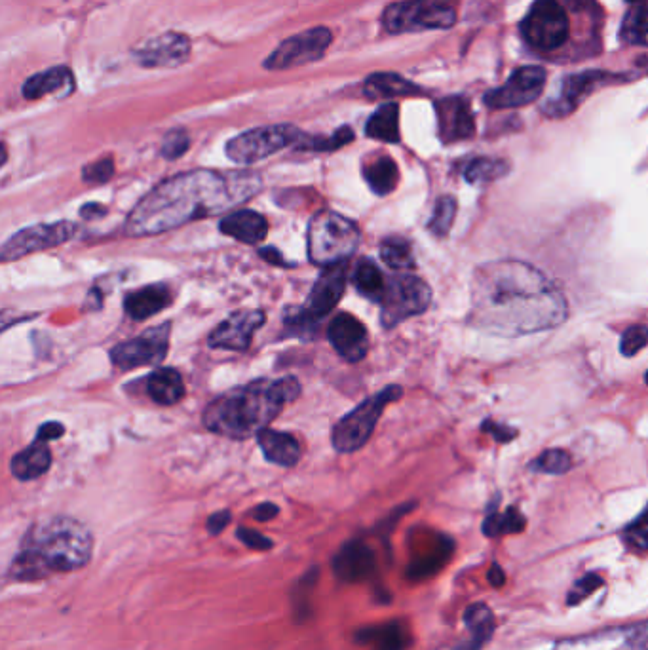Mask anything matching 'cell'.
Masks as SVG:
<instances>
[{"label": "cell", "instance_id": "obj_51", "mask_svg": "<svg viewBox=\"0 0 648 650\" xmlns=\"http://www.w3.org/2000/svg\"><path fill=\"white\" fill-rule=\"evenodd\" d=\"M103 215H107V208L101 206V204H96V202H90V204H86V206L80 208V217L82 219H88V221L99 219Z\"/></svg>", "mask_w": 648, "mask_h": 650}, {"label": "cell", "instance_id": "obj_4", "mask_svg": "<svg viewBox=\"0 0 648 650\" xmlns=\"http://www.w3.org/2000/svg\"><path fill=\"white\" fill-rule=\"evenodd\" d=\"M90 531L71 517H54L37 525L14 557L12 576L18 580H39L52 573L82 569L92 557Z\"/></svg>", "mask_w": 648, "mask_h": 650}, {"label": "cell", "instance_id": "obj_30", "mask_svg": "<svg viewBox=\"0 0 648 650\" xmlns=\"http://www.w3.org/2000/svg\"><path fill=\"white\" fill-rule=\"evenodd\" d=\"M365 134L384 143H400V107L384 103L367 120Z\"/></svg>", "mask_w": 648, "mask_h": 650}, {"label": "cell", "instance_id": "obj_20", "mask_svg": "<svg viewBox=\"0 0 648 650\" xmlns=\"http://www.w3.org/2000/svg\"><path fill=\"white\" fill-rule=\"evenodd\" d=\"M191 56V40L179 33H166L135 52L143 67H177Z\"/></svg>", "mask_w": 648, "mask_h": 650}, {"label": "cell", "instance_id": "obj_43", "mask_svg": "<svg viewBox=\"0 0 648 650\" xmlns=\"http://www.w3.org/2000/svg\"><path fill=\"white\" fill-rule=\"evenodd\" d=\"M189 147H191L189 134L185 130H172L164 137L162 147H160V154L166 160H177L179 156H183L189 151Z\"/></svg>", "mask_w": 648, "mask_h": 650}, {"label": "cell", "instance_id": "obj_9", "mask_svg": "<svg viewBox=\"0 0 648 650\" xmlns=\"http://www.w3.org/2000/svg\"><path fill=\"white\" fill-rule=\"evenodd\" d=\"M301 137L303 132L287 124L255 128L230 139L227 143V156L236 164L249 166L259 160H265L272 154L280 153L289 145H297Z\"/></svg>", "mask_w": 648, "mask_h": 650}, {"label": "cell", "instance_id": "obj_5", "mask_svg": "<svg viewBox=\"0 0 648 650\" xmlns=\"http://www.w3.org/2000/svg\"><path fill=\"white\" fill-rule=\"evenodd\" d=\"M360 229L337 211L316 213L308 225V257L318 267L341 265L360 246Z\"/></svg>", "mask_w": 648, "mask_h": 650}, {"label": "cell", "instance_id": "obj_36", "mask_svg": "<svg viewBox=\"0 0 648 650\" xmlns=\"http://www.w3.org/2000/svg\"><path fill=\"white\" fill-rule=\"evenodd\" d=\"M354 141V130L350 126H343L337 132L329 137H314V135H305L299 139L295 145L299 151H314V153H333L341 149L344 145Z\"/></svg>", "mask_w": 648, "mask_h": 650}, {"label": "cell", "instance_id": "obj_33", "mask_svg": "<svg viewBox=\"0 0 648 650\" xmlns=\"http://www.w3.org/2000/svg\"><path fill=\"white\" fill-rule=\"evenodd\" d=\"M510 170H512V166L506 160L481 156V158L470 160L464 166L462 175L470 185H485V183H493V181L506 177Z\"/></svg>", "mask_w": 648, "mask_h": 650}, {"label": "cell", "instance_id": "obj_52", "mask_svg": "<svg viewBox=\"0 0 648 650\" xmlns=\"http://www.w3.org/2000/svg\"><path fill=\"white\" fill-rule=\"evenodd\" d=\"M276 514H278V506H274V504H270V502H265V504H261V506H257V508L253 510V517H255L257 521H268V519L276 517Z\"/></svg>", "mask_w": 648, "mask_h": 650}, {"label": "cell", "instance_id": "obj_6", "mask_svg": "<svg viewBox=\"0 0 648 650\" xmlns=\"http://www.w3.org/2000/svg\"><path fill=\"white\" fill-rule=\"evenodd\" d=\"M403 396V390L398 384L386 386L382 392L363 400L356 409L346 413L341 421L333 426L331 443L339 453H354L362 449L375 432L377 422L381 421L384 409L390 403L398 402Z\"/></svg>", "mask_w": 648, "mask_h": 650}, {"label": "cell", "instance_id": "obj_28", "mask_svg": "<svg viewBox=\"0 0 648 650\" xmlns=\"http://www.w3.org/2000/svg\"><path fill=\"white\" fill-rule=\"evenodd\" d=\"M363 92L369 99H392V97L419 96L417 84L405 80L396 73H375L365 80Z\"/></svg>", "mask_w": 648, "mask_h": 650}, {"label": "cell", "instance_id": "obj_25", "mask_svg": "<svg viewBox=\"0 0 648 650\" xmlns=\"http://www.w3.org/2000/svg\"><path fill=\"white\" fill-rule=\"evenodd\" d=\"M257 441H259V447H261L265 459L278 464V466L289 468V466H295L301 459V453H303L301 443L291 434L265 428L263 432L257 434Z\"/></svg>", "mask_w": 648, "mask_h": 650}, {"label": "cell", "instance_id": "obj_40", "mask_svg": "<svg viewBox=\"0 0 648 650\" xmlns=\"http://www.w3.org/2000/svg\"><path fill=\"white\" fill-rule=\"evenodd\" d=\"M572 468V457L565 449H550L536 457L531 464V470L550 476H563Z\"/></svg>", "mask_w": 648, "mask_h": 650}, {"label": "cell", "instance_id": "obj_11", "mask_svg": "<svg viewBox=\"0 0 648 650\" xmlns=\"http://www.w3.org/2000/svg\"><path fill=\"white\" fill-rule=\"evenodd\" d=\"M77 234V225L71 221H58L50 225H33L27 229L16 232L10 236L0 248V261H16L25 255L44 251V249L58 248L61 244L69 242Z\"/></svg>", "mask_w": 648, "mask_h": 650}, {"label": "cell", "instance_id": "obj_35", "mask_svg": "<svg viewBox=\"0 0 648 650\" xmlns=\"http://www.w3.org/2000/svg\"><path fill=\"white\" fill-rule=\"evenodd\" d=\"M381 259L384 265L396 270L415 267V257L411 244L401 236H388L381 244Z\"/></svg>", "mask_w": 648, "mask_h": 650}, {"label": "cell", "instance_id": "obj_29", "mask_svg": "<svg viewBox=\"0 0 648 650\" xmlns=\"http://www.w3.org/2000/svg\"><path fill=\"white\" fill-rule=\"evenodd\" d=\"M147 392L158 405H175L185 396V386L181 375L168 367L154 371L147 381Z\"/></svg>", "mask_w": 648, "mask_h": 650}, {"label": "cell", "instance_id": "obj_18", "mask_svg": "<svg viewBox=\"0 0 648 650\" xmlns=\"http://www.w3.org/2000/svg\"><path fill=\"white\" fill-rule=\"evenodd\" d=\"M610 82L609 73H599V71H590V73H580L567 78L561 86L559 96L550 99L544 105V113L552 118H563L569 116L578 109V105L590 96L591 92L597 86H603Z\"/></svg>", "mask_w": 648, "mask_h": 650}, {"label": "cell", "instance_id": "obj_1", "mask_svg": "<svg viewBox=\"0 0 648 650\" xmlns=\"http://www.w3.org/2000/svg\"><path fill=\"white\" fill-rule=\"evenodd\" d=\"M569 316L552 280L523 261H495L476 268L468 322L496 337L515 339L550 331Z\"/></svg>", "mask_w": 648, "mask_h": 650}, {"label": "cell", "instance_id": "obj_19", "mask_svg": "<svg viewBox=\"0 0 648 650\" xmlns=\"http://www.w3.org/2000/svg\"><path fill=\"white\" fill-rule=\"evenodd\" d=\"M346 274H348V270L344 267V263H341V265L325 267L320 278L316 280L305 306L306 312L316 322L327 316L343 299L344 289H346Z\"/></svg>", "mask_w": 648, "mask_h": 650}, {"label": "cell", "instance_id": "obj_54", "mask_svg": "<svg viewBox=\"0 0 648 650\" xmlns=\"http://www.w3.org/2000/svg\"><path fill=\"white\" fill-rule=\"evenodd\" d=\"M645 384H648V371L645 373Z\"/></svg>", "mask_w": 648, "mask_h": 650}, {"label": "cell", "instance_id": "obj_15", "mask_svg": "<svg viewBox=\"0 0 648 650\" xmlns=\"http://www.w3.org/2000/svg\"><path fill=\"white\" fill-rule=\"evenodd\" d=\"M265 320L267 316L261 310H238L211 333L208 345L215 350L244 352L251 345L253 333L263 327Z\"/></svg>", "mask_w": 648, "mask_h": 650}, {"label": "cell", "instance_id": "obj_44", "mask_svg": "<svg viewBox=\"0 0 648 650\" xmlns=\"http://www.w3.org/2000/svg\"><path fill=\"white\" fill-rule=\"evenodd\" d=\"M113 173H115V162L111 156H107V158H101L94 164L86 166L82 170V179L92 185H101V183H107L113 177Z\"/></svg>", "mask_w": 648, "mask_h": 650}, {"label": "cell", "instance_id": "obj_49", "mask_svg": "<svg viewBox=\"0 0 648 650\" xmlns=\"http://www.w3.org/2000/svg\"><path fill=\"white\" fill-rule=\"evenodd\" d=\"M259 257H261L263 261H267L268 265H274V267H291V265H287V261L284 259V255L280 253V249H259Z\"/></svg>", "mask_w": 648, "mask_h": 650}, {"label": "cell", "instance_id": "obj_21", "mask_svg": "<svg viewBox=\"0 0 648 650\" xmlns=\"http://www.w3.org/2000/svg\"><path fill=\"white\" fill-rule=\"evenodd\" d=\"M219 230L244 244H259L267 238V219L253 210H238L221 219Z\"/></svg>", "mask_w": 648, "mask_h": 650}, {"label": "cell", "instance_id": "obj_27", "mask_svg": "<svg viewBox=\"0 0 648 650\" xmlns=\"http://www.w3.org/2000/svg\"><path fill=\"white\" fill-rule=\"evenodd\" d=\"M464 624L470 631V639L457 650H483L495 633V616L483 603H476L464 612Z\"/></svg>", "mask_w": 648, "mask_h": 650}, {"label": "cell", "instance_id": "obj_38", "mask_svg": "<svg viewBox=\"0 0 648 650\" xmlns=\"http://www.w3.org/2000/svg\"><path fill=\"white\" fill-rule=\"evenodd\" d=\"M622 39L633 46H648V6L629 12L622 23Z\"/></svg>", "mask_w": 648, "mask_h": 650}, {"label": "cell", "instance_id": "obj_7", "mask_svg": "<svg viewBox=\"0 0 648 650\" xmlns=\"http://www.w3.org/2000/svg\"><path fill=\"white\" fill-rule=\"evenodd\" d=\"M382 23L388 33L449 29L457 23V10L453 0H403L384 10Z\"/></svg>", "mask_w": 648, "mask_h": 650}, {"label": "cell", "instance_id": "obj_3", "mask_svg": "<svg viewBox=\"0 0 648 650\" xmlns=\"http://www.w3.org/2000/svg\"><path fill=\"white\" fill-rule=\"evenodd\" d=\"M301 396V384L295 377L276 381H255L232 388L206 407V428L230 440H248L263 432L287 403Z\"/></svg>", "mask_w": 648, "mask_h": 650}, {"label": "cell", "instance_id": "obj_31", "mask_svg": "<svg viewBox=\"0 0 648 650\" xmlns=\"http://www.w3.org/2000/svg\"><path fill=\"white\" fill-rule=\"evenodd\" d=\"M363 177L371 191L379 196H386L398 187L400 170L390 156H381L363 170Z\"/></svg>", "mask_w": 648, "mask_h": 650}, {"label": "cell", "instance_id": "obj_8", "mask_svg": "<svg viewBox=\"0 0 648 650\" xmlns=\"http://www.w3.org/2000/svg\"><path fill=\"white\" fill-rule=\"evenodd\" d=\"M432 303V289L413 274H396L386 280L382 295L381 324L392 329L401 322L419 316Z\"/></svg>", "mask_w": 648, "mask_h": 650}, {"label": "cell", "instance_id": "obj_53", "mask_svg": "<svg viewBox=\"0 0 648 650\" xmlns=\"http://www.w3.org/2000/svg\"><path fill=\"white\" fill-rule=\"evenodd\" d=\"M489 582L495 586V588H500L504 582H506V574L502 571L500 565H493L491 571H489Z\"/></svg>", "mask_w": 648, "mask_h": 650}, {"label": "cell", "instance_id": "obj_24", "mask_svg": "<svg viewBox=\"0 0 648 650\" xmlns=\"http://www.w3.org/2000/svg\"><path fill=\"white\" fill-rule=\"evenodd\" d=\"M75 90V78L67 67H52L44 73L29 78L23 84L25 99H40L44 96H69Z\"/></svg>", "mask_w": 648, "mask_h": 650}, {"label": "cell", "instance_id": "obj_32", "mask_svg": "<svg viewBox=\"0 0 648 650\" xmlns=\"http://www.w3.org/2000/svg\"><path fill=\"white\" fill-rule=\"evenodd\" d=\"M352 284L363 297H367L375 303H381L384 289H386V278H384L381 268L375 265V261L362 259L352 272Z\"/></svg>", "mask_w": 648, "mask_h": 650}, {"label": "cell", "instance_id": "obj_34", "mask_svg": "<svg viewBox=\"0 0 648 650\" xmlns=\"http://www.w3.org/2000/svg\"><path fill=\"white\" fill-rule=\"evenodd\" d=\"M527 525L525 516L517 508H508L504 514L491 512L483 521V535L502 536L521 533Z\"/></svg>", "mask_w": 648, "mask_h": 650}, {"label": "cell", "instance_id": "obj_45", "mask_svg": "<svg viewBox=\"0 0 648 650\" xmlns=\"http://www.w3.org/2000/svg\"><path fill=\"white\" fill-rule=\"evenodd\" d=\"M601 586H603V578L599 574H586L572 586L567 603L574 607V605L582 603L586 597H590L591 593L595 592L597 588H601Z\"/></svg>", "mask_w": 648, "mask_h": 650}, {"label": "cell", "instance_id": "obj_23", "mask_svg": "<svg viewBox=\"0 0 648 650\" xmlns=\"http://www.w3.org/2000/svg\"><path fill=\"white\" fill-rule=\"evenodd\" d=\"M170 303H172V295L168 286L154 284L128 293L124 299V308L132 320L143 322L149 320L154 314L162 312Z\"/></svg>", "mask_w": 648, "mask_h": 650}, {"label": "cell", "instance_id": "obj_12", "mask_svg": "<svg viewBox=\"0 0 648 650\" xmlns=\"http://www.w3.org/2000/svg\"><path fill=\"white\" fill-rule=\"evenodd\" d=\"M172 325L160 324L147 329L132 341L120 343L111 350V360L120 371H130L135 367L160 364L170 348Z\"/></svg>", "mask_w": 648, "mask_h": 650}, {"label": "cell", "instance_id": "obj_50", "mask_svg": "<svg viewBox=\"0 0 648 650\" xmlns=\"http://www.w3.org/2000/svg\"><path fill=\"white\" fill-rule=\"evenodd\" d=\"M229 521L230 512H227V510L217 512V514H213V516L208 519V531H210L211 535H219V533L229 525Z\"/></svg>", "mask_w": 648, "mask_h": 650}, {"label": "cell", "instance_id": "obj_42", "mask_svg": "<svg viewBox=\"0 0 648 650\" xmlns=\"http://www.w3.org/2000/svg\"><path fill=\"white\" fill-rule=\"evenodd\" d=\"M648 345V325L635 324L628 327L620 339V352L626 358H633Z\"/></svg>", "mask_w": 648, "mask_h": 650}, {"label": "cell", "instance_id": "obj_26", "mask_svg": "<svg viewBox=\"0 0 648 650\" xmlns=\"http://www.w3.org/2000/svg\"><path fill=\"white\" fill-rule=\"evenodd\" d=\"M52 451L46 441H35L12 459V474L20 481L40 478L50 470Z\"/></svg>", "mask_w": 648, "mask_h": 650}, {"label": "cell", "instance_id": "obj_37", "mask_svg": "<svg viewBox=\"0 0 648 650\" xmlns=\"http://www.w3.org/2000/svg\"><path fill=\"white\" fill-rule=\"evenodd\" d=\"M455 217H457V198L441 196L436 202L432 219L428 223V230L438 238H445L453 229Z\"/></svg>", "mask_w": 648, "mask_h": 650}, {"label": "cell", "instance_id": "obj_46", "mask_svg": "<svg viewBox=\"0 0 648 650\" xmlns=\"http://www.w3.org/2000/svg\"><path fill=\"white\" fill-rule=\"evenodd\" d=\"M481 430L485 434H491L498 443H508V441L517 438V430L515 428H510L508 424H500V422L485 421L481 424Z\"/></svg>", "mask_w": 648, "mask_h": 650}, {"label": "cell", "instance_id": "obj_2", "mask_svg": "<svg viewBox=\"0 0 648 650\" xmlns=\"http://www.w3.org/2000/svg\"><path fill=\"white\" fill-rule=\"evenodd\" d=\"M261 187L263 181L255 172L179 173L143 196L126 221V232L151 236L177 229L248 202Z\"/></svg>", "mask_w": 648, "mask_h": 650}, {"label": "cell", "instance_id": "obj_10", "mask_svg": "<svg viewBox=\"0 0 648 650\" xmlns=\"http://www.w3.org/2000/svg\"><path fill=\"white\" fill-rule=\"evenodd\" d=\"M525 40L538 52H553L569 39V18L557 0H536L521 23Z\"/></svg>", "mask_w": 648, "mask_h": 650}, {"label": "cell", "instance_id": "obj_14", "mask_svg": "<svg viewBox=\"0 0 648 650\" xmlns=\"http://www.w3.org/2000/svg\"><path fill=\"white\" fill-rule=\"evenodd\" d=\"M546 86V71L542 67L529 65L517 69L510 80L485 94V103L491 109H517L536 101Z\"/></svg>", "mask_w": 648, "mask_h": 650}, {"label": "cell", "instance_id": "obj_48", "mask_svg": "<svg viewBox=\"0 0 648 650\" xmlns=\"http://www.w3.org/2000/svg\"><path fill=\"white\" fill-rule=\"evenodd\" d=\"M63 432H65V428H63L61 422H46V424L40 426L39 432H37V440L50 443L52 440H59L63 436Z\"/></svg>", "mask_w": 648, "mask_h": 650}, {"label": "cell", "instance_id": "obj_47", "mask_svg": "<svg viewBox=\"0 0 648 650\" xmlns=\"http://www.w3.org/2000/svg\"><path fill=\"white\" fill-rule=\"evenodd\" d=\"M238 538L246 544V546H249L251 550H270L272 548V542L268 540L267 536L261 535V533H257V531H251V529H238Z\"/></svg>", "mask_w": 648, "mask_h": 650}, {"label": "cell", "instance_id": "obj_39", "mask_svg": "<svg viewBox=\"0 0 648 650\" xmlns=\"http://www.w3.org/2000/svg\"><path fill=\"white\" fill-rule=\"evenodd\" d=\"M365 641L373 643L377 650H403L407 645V633L400 624H386L381 628L365 631Z\"/></svg>", "mask_w": 648, "mask_h": 650}, {"label": "cell", "instance_id": "obj_16", "mask_svg": "<svg viewBox=\"0 0 648 650\" xmlns=\"http://www.w3.org/2000/svg\"><path fill=\"white\" fill-rule=\"evenodd\" d=\"M327 339L331 346L339 352V356H343L344 360L350 364L362 362L363 358L367 356V350H369L367 329L352 314H346V312L337 314L329 324Z\"/></svg>", "mask_w": 648, "mask_h": 650}, {"label": "cell", "instance_id": "obj_41", "mask_svg": "<svg viewBox=\"0 0 648 650\" xmlns=\"http://www.w3.org/2000/svg\"><path fill=\"white\" fill-rule=\"evenodd\" d=\"M624 542L633 552H648V506L641 516L626 527Z\"/></svg>", "mask_w": 648, "mask_h": 650}, {"label": "cell", "instance_id": "obj_17", "mask_svg": "<svg viewBox=\"0 0 648 650\" xmlns=\"http://www.w3.org/2000/svg\"><path fill=\"white\" fill-rule=\"evenodd\" d=\"M439 137L443 143H457L476 134V120L470 101L464 97H445L436 103Z\"/></svg>", "mask_w": 648, "mask_h": 650}, {"label": "cell", "instance_id": "obj_13", "mask_svg": "<svg viewBox=\"0 0 648 650\" xmlns=\"http://www.w3.org/2000/svg\"><path fill=\"white\" fill-rule=\"evenodd\" d=\"M333 35L327 27H314L306 33H299L291 39L284 40L265 61L268 71L295 69L306 63L324 58Z\"/></svg>", "mask_w": 648, "mask_h": 650}, {"label": "cell", "instance_id": "obj_55", "mask_svg": "<svg viewBox=\"0 0 648 650\" xmlns=\"http://www.w3.org/2000/svg\"><path fill=\"white\" fill-rule=\"evenodd\" d=\"M626 2H639V0H626Z\"/></svg>", "mask_w": 648, "mask_h": 650}, {"label": "cell", "instance_id": "obj_22", "mask_svg": "<svg viewBox=\"0 0 648 650\" xmlns=\"http://www.w3.org/2000/svg\"><path fill=\"white\" fill-rule=\"evenodd\" d=\"M333 569L341 580L360 582L375 571V555L362 542H350L335 557Z\"/></svg>", "mask_w": 648, "mask_h": 650}]
</instances>
